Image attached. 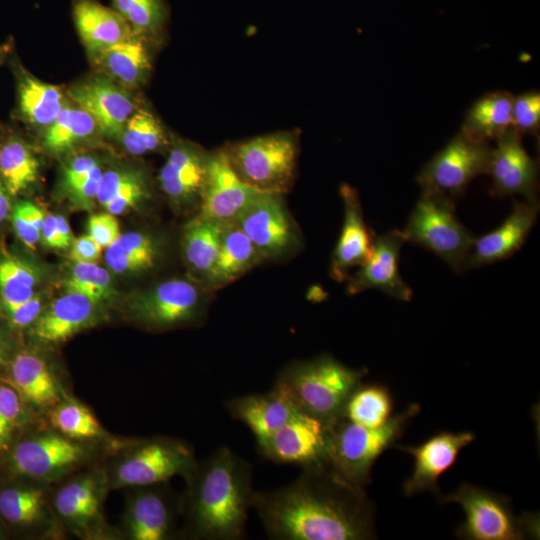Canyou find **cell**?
<instances>
[{"label":"cell","instance_id":"obj_18","mask_svg":"<svg viewBox=\"0 0 540 540\" xmlns=\"http://www.w3.org/2000/svg\"><path fill=\"white\" fill-rule=\"evenodd\" d=\"M496 142L486 173L491 177V194L520 195L524 200L536 201L539 164L525 150L522 136L511 127Z\"/></svg>","mask_w":540,"mask_h":540},{"label":"cell","instance_id":"obj_56","mask_svg":"<svg viewBox=\"0 0 540 540\" xmlns=\"http://www.w3.org/2000/svg\"><path fill=\"white\" fill-rule=\"evenodd\" d=\"M12 51V43L5 42L0 45V65L4 63Z\"/></svg>","mask_w":540,"mask_h":540},{"label":"cell","instance_id":"obj_51","mask_svg":"<svg viewBox=\"0 0 540 540\" xmlns=\"http://www.w3.org/2000/svg\"><path fill=\"white\" fill-rule=\"evenodd\" d=\"M98 165H100L99 161L92 155H79L72 158L63 169L64 189L82 179Z\"/></svg>","mask_w":540,"mask_h":540},{"label":"cell","instance_id":"obj_22","mask_svg":"<svg viewBox=\"0 0 540 540\" xmlns=\"http://www.w3.org/2000/svg\"><path fill=\"white\" fill-rule=\"evenodd\" d=\"M100 319V305L79 293L65 291L44 307L25 332L34 344L59 345L95 326Z\"/></svg>","mask_w":540,"mask_h":540},{"label":"cell","instance_id":"obj_23","mask_svg":"<svg viewBox=\"0 0 540 540\" xmlns=\"http://www.w3.org/2000/svg\"><path fill=\"white\" fill-rule=\"evenodd\" d=\"M406 242L402 231L391 230L374 236L371 253L366 262L349 278L347 292L355 295L368 289H377L401 301H410L413 292L402 279L398 260Z\"/></svg>","mask_w":540,"mask_h":540},{"label":"cell","instance_id":"obj_40","mask_svg":"<svg viewBox=\"0 0 540 540\" xmlns=\"http://www.w3.org/2000/svg\"><path fill=\"white\" fill-rule=\"evenodd\" d=\"M39 282V271L28 260L10 252L0 254V307L31 298Z\"/></svg>","mask_w":540,"mask_h":540},{"label":"cell","instance_id":"obj_33","mask_svg":"<svg viewBox=\"0 0 540 540\" xmlns=\"http://www.w3.org/2000/svg\"><path fill=\"white\" fill-rule=\"evenodd\" d=\"M163 243L158 236L144 231H130L121 235L107 248L104 259L116 274H140L152 270L163 254Z\"/></svg>","mask_w":540,"mask_h":540},{"label":"cell","instance_id":"obj_46","mask_svg":"<svg viewBox=\"0 0 540 540\" xmlns=\"http://www.w3.org/2000/svg\"><path fill=\"white\" fill-rule=\"evenodd\" d=\"M512 127L521 135H538L540 93L528 91L513 98Z\"/></svg>","mask_w":540,"mask_h":540},{"label":"cell","instance_id":"obj_47","mask_svg":"<svg viewBox=\"0 0 540 540\" xmlns=\"http://www.w3.org/2000/svg\"><path fill=\"white\" fill-rule=\"evenodd\" d=\"M44 309L43 296L35 293L31 298L8 307H0L1 315L14 332L26 331Z\"/></svg>","mask_w":540,"mask_h":540},{"label":"cell","instance_id":"obj_8","mask_svg":"<svg viewBox=\"0 0 540 540\" xmlns=\"http://www.w3.org/2000/svg\"><path fill=\"white\" fill-rule=\"evenodd\" d=\"M120 451L105 469L110 489L166 483L174 476L186 479L197 463L187 444L169 437L130 440Z\"/></svg>","mask_w":540,"mask_h":540},{"label":"cell","instance_id":"obj_15","mask_svg":"<svg viewBox=\"0 0 540 540\" xmlns=\"http://www.w3.org/2000/svg\"><path fill=\"white\" fill-rule=\"evenodd\" d=\"M329 426L313 416L298 411L264 442L260 454L276 463L303 468L327 464Z\"/></svg>","mask_w":540,"mask_h":540},{"label":"cell","instance_id":"obj_31","mask_svg":"<svg viewBox=\"0 0 540 540\" xmlns=\"http://www.w3.org/2000/svg\"><path fill=\"white\" fill-rule=\"evenodd\" d=\"M47 416L50 427L74 440L100 444L116 452L130 441L123 442L111 436L86 405L69 395L55 405Z\"/></svg>","mask_w":540,"mask_h":540},{"label":"cell","instance_id":"obj_2","mask_svg":"<svg viewBox=\"0 0 540 540\" xmlns=\"http://www.w3.org/2000/svg\"><path fill=\"white\" fill-rule=\"evenodd\" d=\"M251 479V466L225 446L197 462L185 479L181 501L184 535L196 540L242 538L254 493Z\"/></svg>","mask_w":540,"mask_h":540},{"label":"cell","instance_id":"obj_9","mask_svg":"<svg viewBox=\"0 0 540 540\" xmlns=\"http://www.w3.org/2000/svg\"><path fill=\"white\" fill-rule=\"evenodd\" d=\"M110 490L106 470L91 467L72 474L51 493V503L62 527L82 539H113L103 504Z\"/></svg>","mask_w":540,"mask_h":540},{"label":"cell","instance_id":"obj_55","mask_svg":"<svg viewBox=\"0 0 540 540\" xmlns=\"http://www.w3.org/2000/svg\"><path fill=\"white\" fill-rule=\"evenodd\" d=\"M10 195L0 178V224H2L12 211Z\"/></svg>","mask_w":540,"mask_h":540},{"label":"cell","instance_id":"obj_4","mask_svg":"<svg viewBox=\"0 0 540 540\" xmlns=\"http://www.w3.org/2000/svg\"><path fill=\"white\" fill-rule=\"evenodd\" d=\"M366 373V369L347 367L325 354L289 364L279 373L275 386L299 411L331 424L342 417L347 400Z\"/></svg>","mask_w":540,"mask_h":540},{"label":"cell","instance_id":"obj_43","mask_svg":"<svg viewBox=\"0 0 540 540\" xmlns=\"http://www.w3.org/2000/svg\"><path fill=\"white\" fill-rule=\"evenodd\" d=\"M117 11L134 29L147 39L157 37L164 29L167 8L163 0H111Z\"/></svg>","mask_w":540,"mask_h":540},{"label":"cell","instance_id":"obj_45","mask_svg":"<svg viewBox=\"0 0 540 540\" xmlns=\"http://www.w3.org/2000/svg\"><path fill=\"white\" fill-rule=\"evenodd\" d=\"M12 225L17 237L31 250L41 239L45 220L43 210L30 201L17 202L11 211Z\"/></svg>","mask_w":540,"mask_h":540},{"label":"cell","instance_id":"obj_49","mask_svg":"<svg viewBox=\"0 0 540 540\" xmlns=\"http://www.w3.org/2000/svg\"><path fill=\"white\" fill-rule=\"evenodd\" d=\"M102 174L103 170L101 166L98 165L82 179L65 188L70 199L76 205L82 206L83 208L92 205L93 201H96Z\"/></svg>","mask_w":540,"mask_h":540},{"label":"cell","instance_id":"obj_24","mask_svg":"<svg viewBox=\"0 0 540 540\" xmlns=\"http://www.w3.org/2000/svg\"><path fill=\"white\" fill-rule=\"evenodd\" d=\"M208 153L199 146L177 141L169 150L159 173V184L172 204L199 208L205 183Z\"/></svg>","mask_w":540,"mask_h":540},{"label":"cell","instance_id":"obj_44","mask_svg":"<svg viewBox=\"0 0 540 540\" xmlns=\"http://www.w3.org/2000/svg\"><path fill=\"white\" fill-rule=\"evenodd\" d=\"M65 291L79 293L101 305L113 293V283L108 269L97 263H76L64 281Z\"/></svg>","mask_w":540,"mask_h":540},{"label":"cell","instance_id":"obj_42","mask_svg":"<svg viewBox=\"0 0 540 540\" xmlns=\"http://www.w3.org/2000/svg\"><path fill=\"white\" fill-rule=\"evenodd\" d=\"M125 150L136 156L160 150L168 144L165 128L147 108L137 107L119 138Z\"/></svg>","mask_w":540,"mask_h":540},{"label":"cell","instance_id":"obj_35","mask_svg":"<svg viewBox=\"0 0 540 540\" xmlns=\"http://www.w3.org/2000/svg\"><path fill=\"white\" fill-rule=\"evenodd\" d=\"M224 225L197 215L184 227L183 257L202 284L205 283L215 264Z\"/></svg>","mask_w":540,"mask_h":540},{"label":"cell","instance_id":"obj_53","mask_svg":"<svg viewBox=\"0 0 540 540\" xmlns=\"http://www.w3.org/2000/svg\"><path fill=\"white\" fill-rule=\"evenodd\" d=\"M42 242L53 249H64L56 224V216L53 214L45 215L44 224L41 230Z\"/></svg>","mask_w":540,"mask_h":540},{"label":"cell","instance_id":"obj_12","mask_svg":"<svg viewBox=\"0 0 540 540\" xmlns=\"http://www.w3.org/2000/svg\"><path fill=\"white\" fill-rule=\"evenodd\" d=\"M51 485L0 477V521L10 538H60L63 527L51 503Z\"/></svg>","mask_w":540,"mask_h":540},{"label":"cell","instance_id":"obj_7","mask_svg":"<svg viewBox=\"0 0 540 540\" xmlns=\"http://www.w3.org/2000/svg\"><path fill=\"white\" fill-rule=\"evenodd\" d=\"M454 201L440 191L422 189L402 233L406 242L430 250L459 273L476 237L457 218Z\"/></svg>","mask_w":540,"mask_h":540},{"label":"cell","instance_id":"obj_57","mask_svg":"<svg viewBox=\"0 0 540 540\" xmlns=\"http://www.w3.org/2000/svg\"><path fill=\"white\" fill-rule=\"evenodd\" d=\"M9 538H10V536H9L8 532L6 531V529L4 528L3 524L0 521V540H6V539H9Z\"/></svg>","mask_w":540,"mask_h":540},{"label":"cell","instance_id":"obj_41","mask_svg":"<svg viewBox=\"0 0 540 540\" xmlns=\"http://www.w3.org/2000/svg\"><path fill=\"white\" fill-rule=\"evenodd\" d=\"M39 418L14 388L0 379V453L40 424Z\"/></svg>","mask_w":540,"mask_h":540},{"label":"cell","instance_id":"obj_27","mask_svg":"<svg viewBox=\"0 0 540 540\" xmlns=\"http://www.w3.org/2000/svg\"><path fill=\"white\" fill-rule=\"evenodd\" d=\"M72 14L78 35L92 59L138 34L117 11L97 0H74Z\"/></svg>","mask_w":540,"mask_h":540},{"label":"cell","instance_id":"obj_6","mask_svg":"<svg viewBox=\"0 0 540 540\" xmlns=\"http://www.w3.org/2000/svg\"><path fill=\"white\" fill-rule=\"evenodd\" d=\"M238 177L252 188L285 194L292 186L299 153V134L278 131L223 148Z\"/></svg>","mask_w":540,"mask_h":540},{"label":"cell","instance_id":"obj_26","mask_svg":"<svg viewBox=\"0 0 540 540\" xmlns=\"http://www.w3.org/2000/svg\"><path fill=\"white\" fill-rule=\"evenodd\" d=\"M340 196L344 206V219L330 263V275L339 282L349 277L351 268L366 262L374 238L366 226L357 190L348 184H342Z\"/></svg>","mask_w":540,"mask_h":540},{"label":"cell","instance_id":"obj_16","mask_svg":"<svg viewBox=\"0 0 540 540\" xmlns=\"http://www.w3.org/2000/svg\"><path fill=\"white\" fill-rule=\"evenodd\" d=\"M262 193L238 177L223 148L215 150L208 153L198 215L221 224L235 222Z\"/></svg>","mask_w":540,"mask_h":540},{"label":"cell","instance_id":"obj_48","mask_svg":"<svg viewBox=\"0 0 540 540\" xmlns=\"http://www.w3.org/2000/svg\"><path fill=\"white\" fill-rule=\"evenodd\" d=\"M87 233L102 248H107L121 235L115 215L108 212L91 215L87 222Z\"/></svg>","mask_w":540,"mask_h":540},{"label":"cell","instance_id":"obj_52","mask_svg":"<svg viewBox=\"0 0 540 540\" xmlns=\"http://www.w3.org/2000/svg\"><path fill=\"white\" fill-rule=\"evenodd\" d=\"M13 333L14 331L0 314V378L5 374L8 364L18 347L15 345Z\"/></svg>","mask_w":540,"mask_h":540},{"label":"cell","instance_id":"obj_29","mask_svg":"<svg viewBox=\"0 0 540 540\" xmlns=\"http://www.w3.org/2000/svg\"><path fill=\"white\" fill-rule=\"evenodd\" d=\"M147 40L137 34L105 49L92 60L104 76L117 84L127 89L139 87L146 82L152 69Z\"/></svg>","mask_w":540,"mask_h":540},{"label":"cell","instance_id":"obj_25","mask_svg":"<svg viewBox=\"0 0 540 540\" xmlns=\"http://www.w3.org/2000/svg\"><path fill=\"white\" fill-rule=\"evenodd\" d=\"M539 213L536 201H514L504 222L493 231L475 238L465 260L463 271L476 269L512 256L525 242Z\"/></svg>","mask_w":540,"mask_h":540},{"label":"cell","instance_id":"obj_17","mask_svg":"<svg viewBox=\"0 0 540 540\" xmlns=\"http://www.w3.org/2000/svg\"><path fill=\"white\" fill-rule=\"evenodd\" d=\"M164 484L131 489L122 520L126 538L168 540L176 536V515L181 511V502Z\"/></svg>","mask_w":540,"mask_h":540},{"label":"cell","instance_id":"obj_3","mask_svg":"<svg viewBox=\"0 0 540 540\" xmlns=\"http://www.w3.org/2000/svg\"><path fill=\"white\" fill-rule=\"evenodd\" d=\"M107 447L71 439L41 424L20 436L0 453V477L45 484L64 480L92 463Z\"/></svg>","mask_w":540,"mask_h":540},{"label":"cell","instance_id":"obj_19","mask_svg":"<svg viewBox=\"0 0 540 540\" xmlns=\"http://www.w3.org/2000/svg\"><path fill=\"white\" fill-rule=\"evenodd\" d=\"M0 379L10 384L39 417L68 396L50 364L32 348L17 347Z\"/></svg>","mask_w":540,"mask_h":540},{"label":"cell","instance_id":"obj_10","mask_svg":"<svg viewBox=\"0 0 540 540\" xmlns=\"http://www.w3.org/2000/svg\"><path fill=\"white\" fill-rule=\"evenodd\" d=\"M441 501L462 507L465 520L456 530V536L462 539L520 540L535 529V520L516 516L506 497L469 483L442 496Z\"/></svg>","mask_w":540,"mask_h":540},{"label":"cell","instance_id":"obj_1","mask_svg":"<svg viewBox=\"0 0 540 540\" xmlns=\"http://www.w3.org/2000/svg\"><path fill=\"white\" fill-rule=\"evenodd\" d=\"M251 508L277 540H366L375 536L374 506L364 487L327 464L303 468L292 483L255 492Z\"/></svg>","mask_w":540,"mask_h":540},{"label":"cell","instance_id":"obj_32","mask_svg":"<svg viewBox=\"0 0 540 540\" xmlns=\"http://www.w3.org/2000/svg\"><path fill=\"white\" fill-rule=\"evenodd\" d=\"M151 196L145 171L137 167H117L103 171L96 201L106 212L119 215L135 208Z\"/></svg>","mask_w":540,"mask_h":540},{"label":"cell","instance_id":"obj_13","mask_svg":"<svg viewBox=\"0 0 540 540\" xmlns=\"http://www.w3.org/2000/svg\"><path fill=\"white\" fill-rule=\"evenodd\" d=\"M263 262L285 259L302 247V234L283 194L263 192L235 221Z\"/></svg>","mask_w":540,"mask_h":540},{"label":"cell","instance_id":"obj_20","mask_svg":"<svg viewBox=\"0 0 540 540\" xmlns=\"http://www.w3.org/2000/svg\"><path fill=\"white\" fill-rule=\"evenodd\" d=\"M75 105L86 111L105 136L119 140L124 126L137 109L128 89L99 75L74 85L68 91Z\"/></svg>","mask_w":540,"mask_h":540},{"label":"cell","instance_id":"obj_54","mask_svg":"<svg viewBox=\"0 0 540 540\" xmlns=\"http://www.w3.org/2000/svg\"><path fill=\"white\" fill-rule=\"evenodd\" d=\"M56 224L63 248L67 249L74 240L71 227L68 221L62 215H56Z\"/></svg>","mask_w":540,"mask_h":540},{"label":"cell","instance_id":"obj_28","mask_svg":"<svg viewBox=\"0 0 540 540\" xmlns=\"http://www.w3.org/2000/svg\"><path fill=\"white\" fill-rule=\"evenodd\" d=\"M231 415L253 433L257 445L264 442L299 410L280 388L265 394H252L231 399L227 403Z\"/></svg>","mask_w":540,"mask_h":540},{"label":"cell","instance_id":"obj_36","mask_svg":"<svg viewBox=\"0 0 540 540\" xmlns=\"http://www.w3.org/2000/svg\"><path fill=\"white\" fill-rule=\"evenodd\" d=\"M18 111L29 124L49 126L65 105L62 90L28 73L18 74Z\"/></svg>","mask_w":540,"mask_h":540},{"label":"cell","instance_id":"obj_14","mask_svg":"<svg viewBox=\"0 0 540 540\" xmlns=\"http://www.w3.org/2000/svg\"><path fill=\"white\" fill-rule=\"evenodd\" d=\"M492 148L461 131L421 169L417 183L422 189L440 191L452 199L461 196L469 183L486 174Z\"/></svg>","mask_w":540,"mask_h":540},{"label":"cell","instance_id":"obj_5","mask_svg":"<svg viewBox=\"0 0 540 540\" xmlns=\"http://www.w3.org/2000/svg\"><path fill=\"white\" fill-rule=\"evenodd\" d=\"M420 412L416 403L391 416L383 425L369 428L340 418L329 426L327 465L345 480L364 487L377 458L402 436L409 421Z\"/></svg>","mask_w":540,"mask_h":540},{"label":"cell","instance_id":"obj_21","mask_svg":"<svg viewBox=\"0 0 540 540\" xmlns=\"http://www.w3.org/2000/svg\"><path fill=\"white\" fill-rule=\"evenodd\" d=\"M475 438L469 431L439 432L417 446L395 447L409 453L414 459V468L403 485L406 496L429 491L439 496V477L450 469L459 452Z\"/></svg>","mask_w":540,"mask_h":540},{"label":"cell","instance_id":"obj_50","mask_svg":"<svg viewBox=\"0 0 540 540\" xmlns=\"http://www.w3.org/2000/svg\"><path fill=\"white\" fill-rule=\"evenodd\" d=\"M102 247L87 233L74 238L70 245V258L76 263H97Z\"/></svg>","mask_w":540,"mask_h":540},{"label":"cell","instance_id":"obj_38","mask_svg":"<svg viewBox=\"0 0 540 540\" xmlns=\"http://www.w3.org/2000/svg\"><path fill=\"white\" fill-rule=\"evenodd\" d=\"M98 130L93 118L77 105H64L54 121L46 127L45 148L60 154L71 150Z\"/></svg>","mask_w":540,"mask_h":540},{"label":"cell","instance_id":"obj_11","mask_svg":"<svg viewBox=\"0 0 540 540\" xmlns=\"http://www.w3.org/2000/svg\"><path fill=\"white\" fill-rule=\"evenodd\" d=\"M207 289L191 280H165L133 295L127 313L133 321L157 330L197 323L206 313Z\"/></svg>","mask_w":540,"mask_h":540},{"label":"cell","instance_id":"obj_37","mask_svg":"<svg viewBox=\"0 0 540 540\" xmlns=\"http://www.w3.org/2000/svg\"><path fill=\"white\" fill-rule=\"evenodd\" d=\"M39 162L29 145L18 137L0 147V178L10 196L26 191L38 179Z\"/></svg>","mask_w":540,"mask_h":540},{"label":"cell","instance_id":"obj_34","mask_svg":"<svg viewBox=\"0 0 540 540\" xmlns=\"http://www.w3.org/2000/svg\"><path fill=\"white\" fill-rule=\"evenodd\" d=\"M513 98L507 91L483 95L467 111L460 131L479 142L498 139L512 127Z\"/></svg>","mask_w":540,"mask_h":540},{"label":"cell","instance_id":"obj_39","mask_svg":"<svg viewBox=\"0 0 540 540\" xmlns=\"http://www.w3.org/2000/svg\"><path fill=\"white\" fill-rule=\"evenodd\" d=\"M392 410L393 399L385 386L361 383L347 400L341 418L358 425L376 428L390 419Z\"/></svg>","mask_w":540,"mask_h":540},{"label":"cell","instance_id":"obj_30","mask_svg":"<svg viewBox=\"0 0 540 540\" xmlns=\"http://www.w3.org/2000/svg\"><path fill=\"white\" fill-rule=\"evenodd\" d=\"M262 262L241 228L235 222L225 224L215 264L204 285L210 290L224 287Z\"/></svg>","mask_w":540,"mask_h":540}]
</instances>
